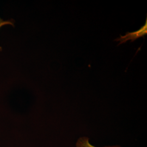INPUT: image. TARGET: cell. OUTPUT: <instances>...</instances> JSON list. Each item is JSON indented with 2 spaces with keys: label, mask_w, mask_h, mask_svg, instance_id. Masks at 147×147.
I'll return each instance as SVG.
<instances>
[{
  "label": "cell",
  "mask_w": 147,
  "mask_h": 147,
  "mask_svg": "<svg viewBox=\"0 0 147 147\" xmlns=\"http://www.w3.org/2000/svg\"><path fill=\"white\" fill-rule=\"evenodd\" d=\"M14 20L13 19L5 20L0 18V28L3 26L7 25H10L14 26ZM2 51V47H0V51Z\"/></svg>",
  "instance_id": "cell-3"
},
{
  "label": "cell",
  "mask_w": 147,
  "mask_h": 147,
  "mask_svg": "<svg viewBox=\"0 0 147 147\" xmlns=\"http://www.w3.org/2000/svg\"><path fill=\"white\" fill-rule=\"evenodd\" d=\"M147 34V17L145 24L138 30L132 32H126L125 36H120V38H118L115 39V41L120 42L118 44V46L121 44L125 43L128 40H131V42H134L137 39L144 37Z\"/></svg>",
  "instance_id": "cell-1"
},
{
  "label": "cell",
  "mask_w": 147,
  "mask_h": 147,
  "mask_svg": "<svg viewBox=\"0 0 147 147\" xmlns=\"http://www.w3.org/2000/svg\"><path fill=\"white\" fill-rule=\"evenodd\" d=\"M76 147H96L91 144L89 142V138L87 137H81L78 140L76 143ZM104 147H121L120 146H109Z\"/></svg>",
  "instance_id": "cell-2"
}]
</instances>
